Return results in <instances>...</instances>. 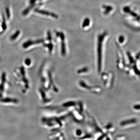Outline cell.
<instances>
[{
	"label": "cell",
	"mask_w": 140,
	"mask_h": 140,
	"mask_svg": "<svg viewBox=\"0 0 140 140\" xmlns=\"http://www.w3.org/2000/svg\"><path fill=\"white\" fill-rule=\"evenodd\" d=\"M18 102V100L16 98L11 97L0 98V104L7 105L16 104Z\"/></svg>",
	"instance_id": "obj_7"
},
{
	"label": "cell",
	"mask_w": 140,
	"mask_h": 140,
	"mask_svg": "<svg viewBox=\"0 0 140 140\" xmlns=\"http://www.w3.org/2000/svg\"><path fill=\"white\" fill-rule=\"evenodd\" d=\"M39 75L41 81L42 88L48 91L51 89L57 92L58 91L57 88L54 83L52 74L51 70L46 68V65L44 63L41 66L39 72Z\"/></svg>",
	"instance_id": "obj_1"
},
{
	"label": "cell",
	"mask_w": 140,
	"mask_h": 140,
	"mask_svg": "<svg viewBox=\"0 0 140 140\" xmlns=\"http://www.w3.org/2000/svg\"><path fill=\"white\" fill-rule=\"evenodd\" d=\"M137 123V119L134 118H129L121 121L120 124V126L122 128H125L131 126L130 124L133 126L134 125H136Z\"/></svg>",
	"instance_id": "obj_6"
},
{
	"label": "cell",
	"mask_w": 140,
	"mask_h": 140,
	"mask_svg": "<svg viewBox=\"0 0 140 140\" xmlns=\"http://www.w3.org/2000/svg\"><path fill=\"white\" fill-rule=\"evenodd\" d=\"M89 71V69L88 68L85 67V68H82L81 69H79L77 70V73L78 74H88Z\"/></svg>",
	"instance_id": "obj_12"
},
{
	"label": "cell",
	"mask_w": 140,
	"mask_h": 140,
	"mask_svg": "<svg viewBox=\"0 0 140 140\" xmlns=\"http://www.w3.org/2000/svg\"><path fill=\"white\" fill-rule=\"evenodd\" d=\"M75 133L76 136L78 137H80L83 134V132H82V130L78 129L76 130Z\"/></svg>",
	"instance_id": "obj_14"
},
{
	"label": "cell",
	"mask_w": 140,
	"mask_h": 140,
	"mask_svg": "<svg viewBox=\"0 0 140 140\" xmlns=\"http://www.w3.org/2000/svg\"><path fill=\"white\" fill-rule=\"evenodd\" d=\"M119 42L120 43H123V42H124L125 41V37L124 36L121 35V36H120L119 37Z\"/></svg>",
	"instance_id": "obj_17"
},
{
	"label": "cell",
	"mask_w": 140,
	"mask_h": 140,
	"mask_svg": "<svg viewBox=\"0 0 140 140\" xmlns=\"http://www.w3.org/2000/svg\"><path fill=\"white\" fill-rule=\"evenodd\" d=\"M133 109L136 111H139L140 106L139 104H136L133 106Z\"/></svg>",
	"instance_id": "obj_18"
},
{
	"label": "cell",
	"mask_w": 140,
	"mask_h": 140,
	"mask_svg": "<svg viewBox=\"0 0 140 140\" xmlns=\"http://www.w3.org/2000/svg\"><path fill=\"white\" fill-rule=\"evenodd\" d=\"M8 88L7 74L4 72L0 76V98H4Z\"/></svg>",
	"instance_id": "obj_4"
},
{
	"label": "cell",
	"mask_w": 140,
	"mask_h": 140,
	"mask_svg": "<svg viewBox=\"0 0 140 140\" xmlns=\"http://www.w3.org/2000/svg\"><path fill=\"white\" fill-rule=\"evenodd\" d=\"M25 65L26 66H30L31 64V61L30 59H26V60H25Z\"/></svg>",
	"instance_id": "obj_16"
},
{
	"label": "cell",
	"mask_w": 140,
	"mask_h": 140,
	"mask_svg": "<svg viewBox=\"0 0 140 140\" xmlns=\"http://www.w3.org/2000/svg\"><path fill=\"white\" fill-rule=\"evenodd\" d=\"M13 76L21 92L24 93L27 92L30 89V85L25 68L23 66L16 68L13 72Z\"/></svg>",
	"instance_id": "obj_2"
},
{
	"label": "cell",
	"mask_w": 140,
	"mask_h": 140,
	"mask_svg": "<svg viewBox=\"0 0 140 140\" xmlns=\"http://www.w3.org/2000/svg\"><path fill=\"white\" fill-rule=\"evenodd\" d=\"M108 33L104 32L99 34L98 37L97 45V66L98 72L102 71L103 64V42Z\"/></svg>",
	"instance_id": "obj_3"
},
{
	"label": "cell",
	"mask_w": 140,
	"mask_h": 140,
	"mask_svg": "<svg viewBox=\"0 0 140 140\" xmlns=\"http://www.w3.org/2000/svg\"><path fill=\"white\" fill-rule=\"evenodd\" d=\"M60 36L61 39V53L62 56H64L66 54V44L65 42V37L64 34L63 32L60 33Z\"/></svg>",
	"instance_id": "obj_8"
},
{
	"label": "cell",
	"mask_w": 140,
	"mask_h": 140,
	"mask_svg": "<svg viewBox=\"0 0 140 140\" xmlns=\"http://www.w3.org/2000/svg\"><path fill=\"white\" fill-rule=\"evenodd\" d=\"M90 19L88 18H85L82 24V27L85 28L88 27L90 24Z\"/></svg>",
	"instance_id": "obj_13"
},
{
	"label": "cell",
	"mask_w": 140,
	"mask_h": 140,
	"mask_svg": "<svg viewBox=\"0 0 140 140\" xmlns=\"http://www.w3.org/2000/svg\"><path fill=\"white\" fill-rule=\"evenodd\" d=\"M42 41H43L42 40H38L36 41H28V42L24 44L23 47L24 48H28L30 46L34 44H35L41 43V42H42Z\"/></svg>",
	"instance_id": "obj_10"
},
{
	"label": "cell",
	"mask_w": 140,
	"mask_h": 140,
	"mask_svg": "<svg viewBox=\"0 0 140 140\" xmlns=\"http://www.w3.org/2000/svg\"><path fill=\"white\" fill-rule=\"evenodd\" d=\"M19 33H20V32H19V31H18L16 33H14V35H13V36H12L11 37V40H14L15 39H16V38H17V37L18 36V35H19Z\"/></svg>",
	"instance_id": "obj_15"
},
{
	"label": "cell",
	"mask_w": 140,
	"mask_h": 140,
	"mask_svg": "<svg viewBox=\"0 0 140 140\" xmlns=\"http://www.w3.org/2000/svg\"><path fill=\"white\" fill-rule=\"evenodd\" d=\"M36 12L38 13H41V14H44V15H48V16H51L52 17L55 18H58V16L57 14L55 13H51L50 12H47L45 11H42V10H37Z\"/></svg>",
	"instance_id": "obj_9"
},
{
	"label": "cell",
	"mask_w": 140,
	"mask_h": 140,
	"mask_svg": "<svg viewBox=\"0 0 140 140\" xmlns=\"http://www.w3.org/2000/svg\"><path fill=\"white\" fill-rule=\"evenodd\" d=\"M102 8L105 9L104 13L105 15L109 14V13L113 10V7H112L111 5H102Z\"/></svg>",
	"instance_id": "obj_11"
},
{
	"label": "cell",
	"mask_w": 140,
	"mask_h": 140,
	"mask_svg": "<svg viewBox=\"0 0 140 140\" xmlns=\"http://www.w3.org/2000/svg\"><path fill=\"white\" fill-rule=\"evenodd\" d=\"M39 92L40 95L41 100L43 103L47 104L52 101V98L49 97L47 93V90H46L42 87H41L39 89Z\"/></svg>",
	"instance_id": "obj_5"
}]
</instances>
